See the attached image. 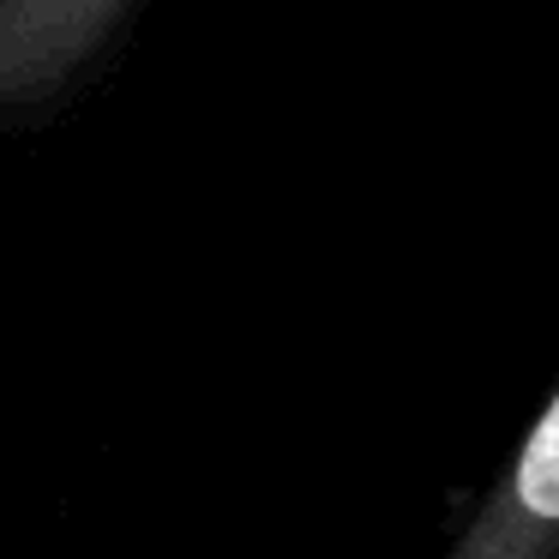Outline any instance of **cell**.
Segmentation results:
<instances>
[{
  "label": "cell",
  "instance_id": "6da1fadb",
  "mask_svg": "<svg viewBox=\"0 0 559 559\" xmlns=\"http://www.w3.org/2000/svg\"><path fill=\"white\" fill-rule=\"evenodd\" d=\"M439 559H559V379Z\"/></svg>",
  "mask_w": 559,
  "mask_h": 559
},
{
  "label": "cell",
  "instance_id": "7a4b0ae2",
  "mask_svg": "<svg viewBox=\"0 0 559 559\" xmlns=\"http://www.w3.org/2000/svg\"><path fill=\"white\" fill-rule=\"evenodd\" d=\"M133 0H0V121L43 115L97 67Z\"/></svg>",
  "mask_w": 559,
  "mask_h": 559
}]
</instances>
